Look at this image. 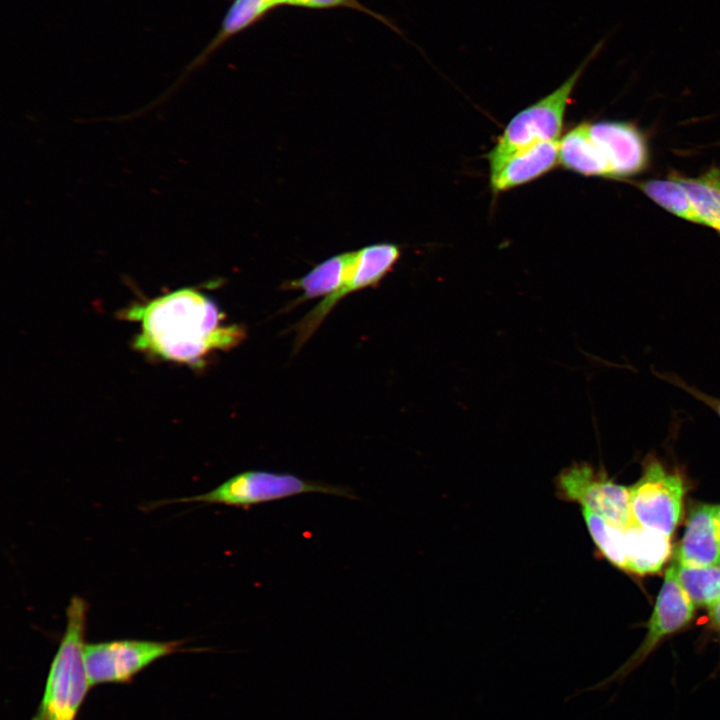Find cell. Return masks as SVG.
Listing matches in <instances>:
<instances>
[{
  "mask_svg": "<svg viewBox=\"0 0 720 720\" xmlns=\"http://www.w3.org/2000/svg\"><path fill=\"white\" fill-rule=\"evenodd\" d=\"M657 205L686 221L699 224L685 188L675 179H650L631 182Z\"/></svg>",
  "mask_w": 720,
  "mask_h": 720,
  "instance_id": "ac0fdd59",
  "label": "cell"
},
{
  "mask_svg": "<svg viewBox=\"0 0 720 720\" xmlns=\"http://www.w3.org/2000/svg\"><path fill=\"white\" fill-rule=\"evenodd\" d=\"M589 124H578L560 139V164L580 175L613 178L606 157L590 135Z\"/></svg>",
  "mask_w": 720,
  "mask_h": 720,
  "instance_id": "5bb4252c",
  "label": "cell"
},
{
  "mask_svg": "<svg viewBox=\"0 0 720 720\" xmlns=\"http://www.w3.org/2000/svg\"><path fill=\"white\" fill-rule=\"evenodd\" d=\"M231 4L221 22L217 34L211 39L215 48L264 20L272 11L283 6L327 10L337 8L352 9L390 25V19L377 13L359 0H230Z\"/></svg>",
  "mask_w": 720,
  "mask_h": 720,
  "instance_id": "30bf717a",
  "label": "cell"
},
{
  "mask_svg": "<svg viewBox=\"0 0 720 720\" xmlns=\"http://www.w3.org/2000/svg\"><path fill=\"white\" fill-rule=\"evenodd\" d=\"M400 248L392 243H377L355 251L349 279L335 293L325 297L297 325L296 345L301 346L315 332L335 304L349 293L375 286L400 258Z\"/></svg>",
  "mask_w": 720,
  "mask_h": 720,
  "instance_id": "9c48e42d",
  "label": "cell"
},
{
  "mask_svg": "<svg viewBox=\"0 0 720 720\" xmlns=\"http://www.w3.org/2000/svg\"><path fill=\"white\" fill-rule=\"evenodd\" d=\"M182 641L113 640L84 646L90 686L128 683L154 661L181 649Z\"/></svg>",
  "mask_w": 720,
  "mask_h": 720,
  "instance_id": "52a82bcc",
  "label": "cell"
},
{
  "mask_svg": "<svg viewBox=\"0 0 720 720\" xmlns=\"http://www.w3.org/2000/svg\"><path fill=\"white\" fill-rule=\"evenodd\" d=\"M709 615L712 623L720 629V600L709 607Z\"/></svg>",
  "mask_w": 720,
  "mask_h": 720,
  "instance_id": "7402d4cb",
  "label": "cell"
},
{
  "mask_svg": "<svg viewBox=\"0 0 720 720\" xmlns=\"http://www.w3.org/2000/svg\"><path fill=\"white\" fill-rule=\"evenodd\" d=\"M87 603L73 596L66 628L48 673L39 708L32 720H76L91 687L84 663Z\"/></svg>",
  "mask_w": 720,
  "mask_h": 720,
  "instance_id": "7a4b0ae2",
  "label": "cell"
},
{
  "mask_svg": "<svg viewBox=\"0 0 720 720\" xmlns=\"http://www.w3.org/2000/svg\"><path fill=\"white\" fill-rule=\"evenodd\" d=\"M685 488L678 472L648 458L641 477L628 488L633 521L671 538L681 517Z\"/></svg>",
  "mask_w": 720,
  "mask_h": 720,
  "instance_id": "5b68a950",
  "label": "cell"
},
{
  "mask_svg": "<svg viewBox=\"0 0 720 720\" xmlns=\"http://www.w3.org/2000/svg\"><path fill=\"white\" fill-rule=\"evenodd\" d=\"M719 565H720V559H719Z\"/></svg>",
  "mask_w": 720,
  "mask_h": 720,
  "instance_id": "cb8c5ba5",
  "label": "cell"
},
{
  "mask_svg": "<svg viewBox=\"0 0 720 720\" xmlns=\"http://www.w3.org/2000/svg\"><path fill=\"white\" fill-rule=\"evenodd\" d=\"M694 607L695 605L679 583L676 565L672 563L665 572V578L648 621V630L643 641L606 682L621 680L638 668L665 638L690 623Z\"/></svg>",
  "mask_w": 720,
  "mask_h": 720,
  "instance_id": "ba28073f",
  "label": "cell"
},
{
  "mask_svg": "<svg viewBox=\"0 0 720 720\" xmlns=\"http://www.w3.org/2000/svg\"><path fill=\"white\" fill-rule=\"evenodd\" d=\"M355 251L334 255L314 267L305 276L287 284L303 291L297 303L319 296H330L349 279Z\"/></svg>",
  "mask_w": 720,
  "mask_h": 720,
  "instance_id": "2e32d148",
  "label": "cell"
},
{
  "mask_svg": "<svg viewBox=\"0 0 720 720\" xmlns=\"http://www.w3.org/2000/svg\"><path fill=\"white\" fill-rule=\"evenodd\" d=\"M603 44L604 40L597 43L558 88L523 109L510 120L495 146L487 154L490 172L497 169L511 155L523 149L540 142L559 140L573 89Z\"/></svg>",
  "mask_w": 720,
  "mask_h": 720,
  "instance_id": "3957f363",
  "label": "cell"
},
{
  "mask_svg": "<svg viewBox=\"0 0 720 720\" xmlns=\"http://www.w3.org/2000/svg\"><path fill=\"white\" fill-rule=\"evenodd\" d=\"M626 571L646 575L658 572L671 555L670 537L635 522L624 529Z\"/></svg>",
  "mask_w": 720,
  "mask_h": 720,
  "instance_id": "9a60e30c",
  "label": "cell"
},
{
  "mask_svg": "<svg viewBox=\"0 0 720 720\" xmlns=\"http://www.w3.org/2000/svg\"><path fill=\"white\" fill-rule=\"evenodd\" d=\"M715 517L720 530V505L716 506L715 508Z\"/></svg>",
  "mask_w": 720,
  "mask_h": 720,
  "instance_id": "603a6c76",
  "label": "cell"
},
{
  "mask_svg": "<svg viewBox=\"0 0 720 720\" xmlns=\"http://www.w3.org/2000/svg\"><path fill=\"white\" fill-rule=\"evenodd\" d=\"M651 371L656 377L670 384H673L674 386H677L678 388L684 390L686 393L690 394L692 397L698 399L700 402L710 407L720 418V398L702 392L698 388H695L685 382L683 379H681L674 373L659 372L654 369H652Z\"/></svg>",
  "mask_w": 720,
  "mask_h": 720,
  "instance_id": "44dd1931",
  "label": "cell"
},
{
  "mask_svg": "<svg viewBox=\"0 0 720 720\" xmlns=\"http://www.w3.org/2000/svg\"><path fill=\"white\" fill-rule=\"evenodd\" d=\"M556 495L577 503L620 529L634 523L629 489L609 479L604 471L588 463H575L555 478Z\"/></svg>",
  "mask_w": 720,
  "mask_h": 720,
  "instance_id": "8992f818",
  "label": "cell"
},
{
  "mask_svg": "<svg viewBox=\"0 0 720 720\" xmlns=\"http://www.w3.org/2000/svg\"><path fill=\"white\" fill-rule=\"evenodd\" d=\"M559 141L534 144L507 158L490 172V185L500 193L526 184L546 174L560 163Z\"/></svg>",
  "mask_w": 720,
  "mask_h": 720,
  "instance_id": "7c38bea8",
  "label": "cell"
},
{
  "mask_svg": "<svg viewBox=\"0 0 720 720\" xmlns=\"http://www.w3.org/2000/svg\"><path fill=\"white\" fill-rule=\"evenodd\" d=\"M305 493L358 499L353 489L348 486L304 479L287 472L247 470L230 477L209 492L165 502H200L249 509L254 505Z\"/></svg>",
  "mask_w": 720,
  "mask_h": 720,
  "instance_id": "277c9868",
  "label": "cell"
},
{
  "mask_svg": "<svg viewBox=\"0 0 720 720\" xmlns=\"http://www.w3.org/2000/svg\"><path fill=\"white\" fill-rule=\"evenodd\" d=\"M716 506L700 504L690 511L686 529L676 553V562L687 566L719 564L720 530Z\"/></svg>",
  "mask_w": 720,
  "mask_h": 720,
  "instance_id": "4fadbf2b",
  "label": "cell"
},
{
  "mask_svg": "<svg viewBox=\"0 0 720 720\" xmlns=\"http://www.w3.org/2000/svg\"><path fill=\"white\" fill-rule=\"evenodd\" d=\"M590 536L600 554L619 569H627L624 530L607 522L596 513L581 508Z\"/></svg>",
  "mask_w": 720,
  "mask_h": 720,
  "instance_id": "ffe728a7",
  "label": "cell"
},
{
  "mask_svg": "<svg viewBox=\"0 0 720 720\" xmlns=\"http://www.w3.org/2000/svg\"><path fill=\"white\" fill-rule=\"evenodd\" d=\"M676 575L696 606L711 607L720 600V565L687 566L675 562Z\"/></svg>",
  "mask_w": 720,
  "mask_h": 720,
  "instance_id": "d6986e66",
  "label": "cell"
},
{
  "mask_svg": "<svg viewBox=\"0 0 720 720\" xmlns=\"http://www.w3.org/2000/svg\"><path fill=\"white\" fill-rule=\"evenodd\" d=\"M139 323L134 346L162 360L200 365L213 350L230 349L245 336L239 326H222L216 304L193 288H183L123 311Z\"/></svg>",
  "mask_w": 720,
  "mask_h": 720,
  "instance_id": "6da1fadb",
  "label": "cell"
},
{
  "mask_svg": "<svg viewBox=\"0 0 720 720\" xmlns=\"http://www.w3.org/2000/svg\"><path fill=\"white\" fill-rule=\"evenodd\" d=\"M668 176L685 188L701 225L720 233V168L711 167L695 178L675 171Z\"/></svg>",
  "mask_w": 720,
  "mask_h": 720,
  "instance_id": "e0dca14e",
  "label": "cell"
},
{
  "mask_svg": "<svg viewBox=\"0 0 720 720\" xmlns=\"http://www.w3.org/2000/svg\"><path fill=\"white\" fill-rule=\"evenodd\" d=\"M592 139L606 157L613 178L643 172L649 164L645 135L632 122L598 121L589 124Z\"/></svg>",
  "mask_w": 720,
  "mask_h": 720,
  "instance_id": "8fae6325",
  "label": "cell"
}]
</instances>
